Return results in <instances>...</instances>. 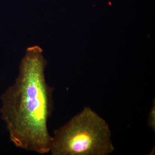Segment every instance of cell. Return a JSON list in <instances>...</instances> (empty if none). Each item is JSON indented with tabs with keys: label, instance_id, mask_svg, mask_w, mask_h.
<instances>
[{
	"label": "cell",
	"instance_id": "3957f363",
	"mask_svg": "<svg viewBox=\"0 0 155 155\" xmlns=\"http://www.w3.org/2000/svg\"><path fill=\"white\" fill-rule=\"evenodd\" d=\"M148 124L153 130H155V104L154 101V104L153 105L149 115Z\"/></svg>",
	"mask_w": 155,
	"mask_h": 155
},
{
	"label": "cell",
	"instance_id": "7a4b0ae2",
	"mask_svg": "<svg viewBox=\"0 0 155 155\" xmlns=\"http://www.w3.org/2000/svg\"><path fill=\"white\" fill-rule=\"evenodd\" d=\"M107 123L89 107L54 131L53 155H107L114 150Z\"/></svg>",
	"mask_w": 155,
	"mask_h": 155
},
{
	"label": "cell",
	"instance_id": "6da1fadb",
	"mask_svg": "<svg viewBox=\"0 0 155 155\" xmlns=\"http://www.w3.org/2000/svg\"><path fill=\"white\" fill-rule=\"evenodd\" d=\"M47 62L39 47L27 50L15 83L1 97L2 118L11 141L26 150L46 153L52 136L48 122L53 110V87L45 78Z\"/></svg>",
	"mask_w": 155,
	"mask_h": 155
}]
</instances>
